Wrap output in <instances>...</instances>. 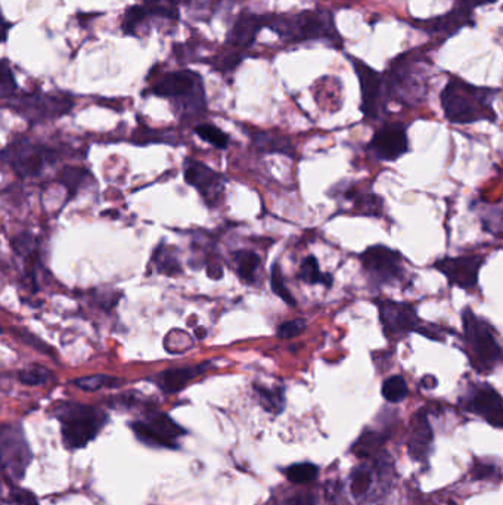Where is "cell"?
Returning a JSON list of instances; mask_svg holds the SVG:
<instances>
[{"label": "cell", "mask_w": 503, "mask_h": 505, "mask_svg": "<svg viewBox=\"0 0 503 505\" xmlns=\"http://www.w3.org/2000/svg\"><path fill=\"white\" fill-rule=\"evenodd\" d=\"M498 90L474 86L461 79H450L441 92V106L446 119L453 124L495 122L493 110Z\"/></svg>", "instance_id": "cell-1"}, {"label": "cell", "mask_w": 503, "mask_h": 505, "mask_svg": "<svg viewBox=\"0 0 503 505\" xmlns=\"http://www.w3.org/2000/svg\"><path fill=\"white\" fill-rule=\"evenodd\" d=\"M462 341L471 366L478 373H493L503 364L499 334L489 321L474 314L471 307L462 310Z\"/></svg>", "instance_id": "cell-2"}, {"label": "cell", "mask_w": 503, "mask_h": 505, "mask_svg": "<svg viewBox=\"0 0 503 505\" xmlns=\"http://www.w3.org/2000/svg\"><path fill=\"white\" fill-rule=\"evenodd\" d=\"M375 305H377L381 328L390 343H398L410 332H418L421 336L434 341H444L446 339V328L423 321L412 303L380 299Z\"/></svg>", "instance_id": "cell-3"}, {"label": "cell", "mask_w": 503, "mask_h": 505, "mask_svg": "<svg viewBox=\"0 0 503 505\" xmlns=\"http://www.w3.org/2000/svg\"><path fill=\"white\" fill-rule=\"evenodd\" d=\"M266 26L289 42L328 40L341 46V38L330 11H305L296 15L266 17Z\"/></svg>", "instance_id": "cell-4"}, {"label": "cell", "mask_w": 503, "mask_h": 505, "mask_svg": "<svg viewBox=\"0 0 503 505\" xmlns=\"http://www.w3.org/2000/svg\"><path fill=\"white\" fill-rule=\"evenodd\" d=\"M61 423L63 445L68 450H80L96 438L108 421V416L99 408L77 402H63L55 409Z\"/></svg>", "instance_id": "cell-5"}, {"label": "cell", "mask_w": 503, "mask_h": 505, "mask_svg": "<svg viewBox=\"0 0 503 505\" xmlns=\"http://www.w3.org/2000/svg\"><path fill=\"white\" fill-rule=\"evenodd\" d=\"M387 98L398 99L403 104H416L423 101L427 92V72L419 56H400L390 68L385 79Z\"/></svg>", "instance_id": "cell-6"}, {"label": "cell", "mask_w": 503, "mask_h": 505, "mask_svg": "<svg viewBox=\"0 0 503 505\" xmlns=\"http://www.w3.org/2000/svg\"><path fill=\"white\" fill-rule=\"evenodd\" d=\"M360 264L373 287L393 285L407 278L405 260L400 251L387 246H371L360 253Z\"/></svg>", "instance_id": "cell-7"}, {"label": "cell", "mask_w": 503, "mask_h": 505, "mask_svg": "<svg viewBox=\"0 0 503 505\" xmlns=\"http://www.w3.org/2000/svg\"><path fill=\"white\" fill-rule=\"evenodd\" d=\"M130 427L136 438L145 445L167 450H178V439L187 434V430L160 411H149L145 420L133 421Z\"/></svg>", "instance_id": "cell-8"}, {"label": "cell", "mask_w": 503, "mask_h": 505, "mask_svg": "<svg viewBox=\"0 0 503 505\" xmlns=\"http://www.w3.org/2000/svg\"><path fill=\"white\" fill-rule=\"evenodd\" d=\"M153 94L173 101L180 99L197 108L204 106L203 79L189 70L167 72L157 85L154 86Z\"/></svg>", "instance_id": "cell-9"}, {"label": "cell", "mask_w": 503, "mask_h": 505, "mask_svg": "<svg viewBox=\"0 0 503 505\" xmlns=\"http://www.w3.org/2000/svg\"><path fill=\"white\" fill-rule=\"evenodd\" d=\"M72 99L68 95L29 94L18 98L13 110L20 113L30 123L58 119L70 113Z\"/></svg>", "instance_id": "cell-10"}, {"label": "cell", "mask_w": 503, "mask_h": 505, "mask_svg": "<svg viewBox=\"0 0 503 505\" xmlns=\"http://www.w3.org/2000/svg\"><path fill=\"white\" fill-rule=\"evenodd\" d=\"M0 441L4 472L13 479H22L31 463V450L21 427L4 425Z\"/></svg>", "instance_id": "cell-11"}, {"label": "cell", "mask_w": 503, "mask_h": 505, "mask_svg": "<svg viewBox=\"0 0 503 505\" xmlns=\"http://www.w3.org/2000/svg\"><path fill=\"white\" fill-rule=\"evenodd\" d=\"M484 262L486 257L482 255L457 256L437 260L432 268L443 274L449 284L453 287L473 291L477 289L480 271Z\"/></svg>", "instance_id": "cell-12"}, {"label": "cell", "mask_w": 503, "mask_h": 505, "mask_svg": "<svg viewBox=\"0 0 503 505\" xmlns=\"http://www.w3.org/2000/svg\"><path fill=\"white\" fill-rule=\"evenodd\" d=\"M356 74L359 79L360 92H362V113L366 119H378L382 111V106L387 101L385 90V79L373 68L365 64L362 61L351 60Z\"/></svg>", "instance_id": "cell-13"}, {"label": "cell", "mask_w": 503, "mask_h": 505, "mask_svg": "<svg viewBox=\"0 0 503 505\" xmlns=\"http://www.w3.org/2000/svg\"><path fill=\"white\" fill-rule=\"evenodd\" d=\"M368 149L369 153L381 162H396L409 153L407 126L402 123L384 124L373 135Z\"/></svg>", "instance_id": "cell-14"}, {"label": "cell", "mask_w": 503, "mask_h": 505, "mask_svg": "<svg viewBox=\"0 0 503 505\" xmlns=\"http://www.w3.org/2000/svg\"><path fill=\"white\" fill-rule=\"evenodd\" d=\"M464 408L503 429V398L489 384H474L464 398Z\"/></svg>", "instance_id": "cell-15"}, {"label": "cell", "mask_w": 503, "mask_h": 505, "mask_svg": "<svg viewBox=\"0 0 503 505\" xmlns=\"http://www.w3.org/2000/svg\"><path fill=\"white\" fill-rule=\"evenodd\" d=\"M46 149L29 140H17L4 151V157L21 176H36L42 172L47 160Z\"/></svg>", "instance_id": "cell-16"}, {"label": "cell", "mask_w": 503, "mask_h": 505, "mask_svg": "<svg viewBox=\"0 0 503 505\" xmlns=\"http://www.w3.org/2000/svg\"><path fill=\"white\" fill-rule=\"evenodd\" d=\"M185 181L190 187L197 188L204 200L216 204L224 189V181L221 174L205 166L203 163L189 162L185 169Z\"/></svg>", "instance_id": "cell-17"}, {"label": "cell", "mask_w": 503, "mask_h": 505, "mask_svg": "<svg viewBox=\"0 0 503 505\" xmlns=\"http://www.w3.org/2000/svg\"><path fill=\"white\" fill-rule=\"evenodd\" d=\"M415 26L421 30L427 31V33L449 38V36L457 33L464 27L474 26L473 11L459 6V8L452 9L450 13L441 15V17L415 21Z\"/></svg>", "instance_id": "cell-18"}, {"label": "cell", "mask_w": 503, "mask_h": 505, "mask_svg": "<svg viewBox=\"0 0 503 505\" xmlns=\"http://www.w3.org/2000/svg\"><path fill=\"white\" fill-rule=\"evenodd\" d=\"M210 366H212V362L182 366V368H170V370L161 371L157 375H154L153 382L160 387L161 391H164L167 395H173V393L183 391L190 380L205 373Z\"/></svg>", "instance_id": "cell-19"}, {"label": "cell", "mask_w": 503, "mask_h": 505, "mask_svg": "<svg viewBox=\"0 0 503 505\" xmlns=\"http://www.w3.org/2000/svg\"><path fill=\"white\" fill-rule=\"evenodd\" d=\"M266 26V17L256 13H242L229 31L228 43L237 49H247L253 45L258 31Z\"/></svg>", "instance_id": "cell-20"}, {"label": "cell", "mask_w": 503, "mask_h": 505, "mask_svg": "<svg viewBox=\"0 0 503 505\" xmlns=\"http://www.w3.org/2000/svg\"><path fill=\"white\" fill-rule=\"evenodd\" d=\"M432 442V425L428 423L425 412L418 411V414L414 417V421H412V432H410L409 443H407L410 457L416 461H423V459H427Z\"/></svg>", "instance_id": "cell-21"}, {"label": "cell", "mask_w": 503, "mask_h": 505, "mask_svg": "<svg viewBox=\"0 0 503 505\" xmlns=\"http://www.w3.org/2000/svg\"><path fill=\"white\" fill-rule=\"evenodd\" d=\"M298 278L305 281L306 284L325 285L326 289H331L334 284V278L330 274H323L319 268V262H317L314 256H307L303 262H301L300 271H298Z\"/></svg>", "instance_id": "cell-22"}, {"label": "cell", "mask_w": 503, "mask_h": 505, "mask_svg": "<svg viewBox=\"0 0 503 505\" xmlns=\"http://www.w3.org/2000/svg\"><path fill=\"white\" fill-rule=\"evenodd\" d=\"M254 391L257 395L258 402L267 412L281 414L285 408V391L282 387H264L254 384Z\"/></svg>", "instance_id": "cell-23"}, {"label": "cell", "mask_w": 503, "mask_h": 505, "mask_svg": "<svg viewBox=\"0 0 503 505\" xmlns=\"http://www.w3.org/2000/svg\"><path fill=\"white\" fill-rule=\"evenodd\" d=\"M189 4V0H145L144 8L149 18L179 20V4Z\"/></svg>", "instance_id": "cell-24"}, {"label": "cell", "mask_w": 503, "mask_h": 505, "mask_svg": "<svg viewBox=\"0 0 503 505\" xmlns=\"http://www.w3.org/2000/svg\"><path fill=\"white\" fill-rule=\"evenodd\" d=\"M235 262L239 278L246 282H254L260 266V257L254 251L239 250L235 253Z\"/></svg>", "instance_id": "cell-25"}, {"label": "cell", "mask_w": 503, "mask_h": 505, "mask_svg": "<svg viewBox=\"0 0 503 505\" xmlns=\"http://www.w3.org/2000/svg\"><path fill=\"white\" fill-rule=\"evenodd\" d=\"M381 393L384 396V400L390 404H398L407 398L409 393L407 383L402 375H391L382 383Z\"/></svg>", "instance_id": "cell-26"}, {"label": "cell", "mask_w": 503, "mask_h": 505, "mask_svg": "<svg viewBox=\"0 0 503 505\" xmlns=\"http://www.w3.org/2000/svg\"><path fill=\"white\" fill-rule=\"evenodd\" d=\"M79 389L86 391H97L104 387H117L122 384L119 378L111 377V375H104V374H95V375H88V377L77 378L74 380Z\"/></svg>", "instance_id": "cell-27"}, {"label": "cell", "mask_w": 503, "mask_h": 505, "mask_svg": "<svg viewBox=\"0 0 503 505\" xmlns=\"http://www.w3.org/2000/svg\"><path fill=\"white\" fill-rule=\"evenodd\" d=\"M154 262L157 265L158 271L169 276H176L182 272L178 257L170 251L169 247H160L154 255Z\"/></svg>", "instance_id": "cell-28"}, {"label": "cell", "mask_w": 503, "mask_h": 505, "mask_svg": "<svg viewBox=\"0 0 503 505\" xmlns=\"http://www.w3.org/2000/svg\"><path fill=\"white\" fill-rule=\"evenodd\" d=\"M316 466L312 463H300L292 464L289 467L285 468L283 473L287 476V479L292 484H307V482H312V480L317 477Z\"/></svg>", "instance_id": "cell-29"}, {"label": "cell", "mask_w": 503, "mask_h": 505, "mask_svg": "<svg viewBox=\"0 0 503 505\" xmlns=\"http://www.w3.org/2000/svg\"><path fill=\"white\" fill-rule=\"evenodd\" d=\"M195 133H197L201 139L205 140L208 144H212L213 147H216V148H228L229 136L222 132L221 129L213 126V124H199V126L195 128Z\"/></svg>", "instance_id": "cell-30"}, {"label": "cell", "mask_w": 503, "mask_h": 505, "mask_svg": "<svg viewBox=\"0 0 503 505\" xmlns=\"http://www.w3.org/2000/svg\"><path fill=\"white\" fill-rule=\"evenodd\" d=\"M382 436L375 433V432H365L360 436L359 441L356 442L353 446V452H355L359 459H366L369 455L373 454V450H377L378 446L382 443Z\"/></svg>", "instance_id": "cell-31"}, {"label": "cell", "mask_w": 503, "mask_h": 505, "mask_svg": "<svg viewBox=\"0 0 503 505\" xmlns=\"http://www.w3.org/2000/svg\"><path fill=\"white\" fill-rule=\"evenodd\" d=\"M271 287L272 291L278 296V298L282 299L283 302L288 303L289 306H296V299L292 296L291 291L288 290L287 285H285V281H283L282 272H281L280 265H273L271 272Z\"/></svg>", "instance_id": "cell-32"}, {"label": "cell", "mask_w": 503, "mask_h": 505, "mask_svg": "<svg viewBox=\"0 0 503 505\" xmlns=\"http://www.w3.org/2000/svg\"><path fill=\"white\" fill-rule=\"evenodd\" d=\"M51 371L42 366H33L18 373V380L27 386H38L51 380Z\"/></svg>", "instance_id": "cell-33"}, {"label": "cell", "mask_w": 503, "mask_h": 505, "mask_svg": "<svg viewBox=\"0 0 503 505\" xmlns=\"http://www.w3.org/2000/svg\"><path fill=\"white\" fill-rule=\"evenodd\" d=\"M88 176H89V173H88L85 169L67 167V169H63V173H61V182L68 188L70 194H76Z\"/></svg>", "instance_id": "cell-34"}, {"label": "cell", "mask_w": 503, "mask_h": 505, "mask_svg": "<svg viewBox=\"0 0 503 505\" xmlns=\"http://www.w3.org/2000/svg\"><path fill=\"white\" fill-rule=\"evenodd\" d=\"M371 484H373L371 473L368 470H365V468H357L351 475V493L356 498L364 497L365 493L371 489Z\"/></svg>", "instance_id": "cell-35"}, {"label": "cell", "mask_w": 503, "mask_h": 505, "mask_svg": "<svg viewBox=\"0 0 503 505\" xmlns=\"http://www.w3.org/2000/svg\"><path fill=\"white\" fill-rule=\"evenodd\" d=\"M17 90V81L13 77V70L9 67L8 61L2 60V72H0V94L2 98L13 97Z\"/></svg>", "instance_id": "cell-36"}, {"label": "cell", "mask_w": 503, "mask_h": 505, "mask_svg": "<svg viewBox=\"0 0 503 505\" xmlns=\"http://www.w3.org/2000/svg\"><path fill=\"white\" fill-rule=\"evenodd\" d=\"M306 330L305 319H292L287 323L281 324L276 334L281 339H292V337L300 336L301 332Z\"/></svg>", "instance_id": "cell-37"}, {"label": "cell", "mask_w": 503, "mask_h": 505, "mask_svg": "<svg viewBox=\"0 0 503 505\" xmlns=\"http://www.w3.org/2000/svg\"><path fill=\"white\" fill-rule=\"evenodd\" d=\"M11 247L18 256H29L34 250L36 241H34L33 235L22 232L11 240Z\"/></svg>", "instance_id": "cell-38"}, {"label": "cell", "mask_w": 503, "mask_h": 505, "mask_svg": "<svg viewBox=\"0 0 503 505\" xmlns=\"http://www.w3.org/2000/svg\"><path fill=\"white\" fill-rule=\"evenodd\" d=\"M258 148L267 149V151H281V153H287V148L289 147L287 140L278 139L276 136L266 135V133H262V135L257 136Z\"/></svg>", "instance_id": "cell-39"}, {"label": "cell", "mask_w": 503, "mask_h": 505, "mask_svg": "<svg viewBox=\"0 0 503 505\" xmlns=\"http://www.w3.org/2000/svg\"><path fill=\"white\" fill-rule=\"evenodd\" d=\"M13 332L17 334L18 339H21L24 343L29 344L31 348L36 349L38 352L45 353V355H52L54 357V350H52L49 344L45 343L42 339H38V336H34L31 332H22V330H13Z\"/></svg>", "instance_id": "cell-40"}, {"label": "cell", "mask_w": 503, "mask_h": 505, "mask_svg": "<svg viewBox=\"0 0 503 505\" xmlns=\"http://www.w3.org/2000/svg\"><path fill=\"white\" fill-rule=\"evenodd\" d=\"M11 505H38V502L30 491L15 488L11 491Z\"/></svg>", "instance_id": "cell-41"}, {"label": "cell", "mask_w": 503, "mask_h": 505, "mask_svg": "<svg viewBox=\"0 0 503 505\" xmlns=\"http://www.w3.org/2000/svg\"><path fill=\"white\" fill-rule=\"evenodd\" d=\"M495 473V467L489 466V464L478 463L477 466L473 468L474 479L477 480L490 479Z\"/></svg>", "instance_id": "cell-42"}, {"label": "cell", "mask_w": 503, "mask_h": 505, "mask_svg": "<svg viewBox=\"0 0 503 505\" xmlns=\"http://www.w3.org/2000/svg\"><path fill=\"white\" fill-rule=\"evenodd\" d=\"M287 505H314V497L312 493H297L288 500Z\"/></svg>", "instance_id": "cell-43"}, {"label": "cell", "mask_w": 503, "mask_h": 505, "mask_svg": "<svg viewBox=\"0 0 503 505\" xmlns=\"http://www.w3.org/2000/svg\"><path fill=\"white\" fill-rule=\"evenodd\" d=\"M461 6L464 8H468L473 11L474 8H478V6H484V4H495L496 0H457Z\"/></svg>", "instance_id": "cell-44"}, {"label": "cell", "mask_w": 503, "mask_h": 505, "mask_svg": "<svg viewBox=\"0 0 503 505\" xmlns=\"http://www.w3.org/2000/svg\"><path fill=\"white\" fill-rule=\"evenodd\" d=\"M421 386L425 387V389H434L437 386V380L432 375H427V377L423 378Z\"/></svg>", "instance_id": "cell-45"}, {"label": "cell", "mask_w": 503, "mask_h": 505, "mask_svg": "<svg viewBox=\"0 0 503 505\" xmlns=\"http://www.w3.org/2000/svg\"><path fill=\"white\" fill-rule=\"evenodd\" d=\"M8 29H9V24H8V22L4 21V40H6V38H8Z\"/></svg>", "instance_id": "cell-46"}]
</instances>
